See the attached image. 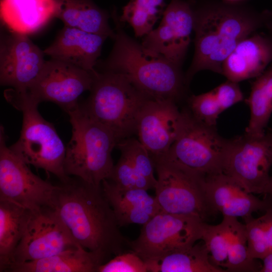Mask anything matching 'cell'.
Returning a JSON list of instances; mask_svg holds the SVG:
<instances>
[{"label":"cell","mask_w":272,"mask_h":272,"mask_svg":"<svg viewBox=\"0 0 272 272\" xmlns=\"http://www.w3.org/2000/svg\"><path fill=\"white\" fill-rule=\"evenodd\" d=\"M53 209L76 241L94 254L101 264L126 252V246L129 248L101 186L71 177L58 185Z\"/></svg>","instance_id":"6da1fadb"},{"label":"cell","mask_w":272,"mask_h":272,"mask_svg":"<svg viewBox=\"0 0 272 272\" xmlns=\"http://www.w3.org/2000/svg\"><path fill=\"white\" fill-rule=\"evenodd\" d=\"M261 29L272 32L268 10L225 2H207L195 6L194 53L185 77L188 85L198 72L222 75L224 61L242 40Z\"/></svg>","instance_id":"7a4b0ae2"},{"label":"cell","mask_w":272,"mask_h":272,"mask_svg":"<svg viewBox=\"0 0 272 272\" xmlns=\"http://www.w3.org/2000/svg\"><path fill=\"white\" fill-rule=\"evenodd\" d=\"M115 36L112 49L102 62L103 71L122 74L154 99L177 102L185 96L188 85L181 66L151 51L129 36L115 11L112 13Z\"/></svg>","instance_id":"3957f363"},{"label":"cell","mask_w":272,"mask_h":272,"mask_svg":"<svg viewBox=\"0 0 272 272\" xmlns=\"http://www.w3.org/2000/svg\"><path fill=\"white\" fill-rule=\"evenodd\" d=\"M72 127L71 139L66 147V174L101 187L108 179L114 164L112 152L118 141L113 133L95 120L82 104L67 112Z\"/></svg>","instance_id":"277c9868"},{"label":"cell","mask_w":272,"mask_h":272,"mask_svg":"<svg viewBox=\"0 0 272 272\" xmlns=\"http://www.w3.org/2000/svg\"><path fill=\"white\" fill-rule=\"evenodd\" d=\"M90 91L83 106L113 133L118 142L137 134L139 115L152 98L125 75L110 71H97Z\"/></svg>","instance_id":"5b68a950"},{"label":"cell","mask_w":272,"mask_h":272,"mask_svg":"<svg viewBox=\"0 0 272 272\" xmlns=\"http://www.w3.org/2000/svg\"><path fill=\"white\" fill-rule=\"evenodd\" d=\"M23 114L21 134L10 147L28 165L56 176L61 182L71 179L64 170L66 148L54 127L38 111V105L19 101L11 104Z\"/></svg>","instance_id":"8992f818"},{"label":"cell","mask_w":272,"mask_h":272,"mask_svg":"<svg viewBox=\"0 0 272 272\" xmlns=\"http://www.w3.org/2000/svg\"><path fill=\"white\" fill-rule=\"evenodd\" d=\"M181 111L178 135L167 154L158 158L176 162L204 177L223 172L229 140L218 133L216 126L195 118L188 109Z\"/></svg>","instance_id":"52a82bcc"},{"label":"cell","mask_w":272,"mask_h":272,"mask_svg":"<svg viewBox=\"0 0 272 272\" xmlns=\"http://www.w3.org/2000/svg\"><path fill=\"white\" fill-rule=\"evenodd\" d=\"M152 159L157 174L155 197L162 212L196 215L205 221L216 214L206 199L205 177L165 158Z\"/></svg>","instance_id":"ba28073f"},{"label":"cell","mask_w":272,"mask_h":272,"mask_svg":"<svg viewBox=\"0 0 272 272\" xmlns=\"http://www.w3.org/2000/svg\"><path fill=\"white\" fill-rule=\"evenodd\" d=\"M71 63L52 59L46 61L34 84L25 92L6 91L8 102L25 101L38 104L43 101L53 102L66 113L79 104L80 96L90 90L94 75Z\"/></svg>","instance_id":"9c48e42d"},{"label":"cell","mask_w":272,"mask_h":272,"mask_svg":"<svg viewBox=\"0 0 272 272\" xmlns=\"http://www.w3.org/2000/svg\"><path fill=\"white\" fill-rule=\"evenodd\" d=\"M206 223L196 215L161 211L143 225L129 248L144 261L154 259L194 245L201 239Z\"/></svg>","instance_id":"30bf717a"},{"label":"cell","mask_w":272,"mask_h":272,"mask_svg":"<svg viewBox=\"0 0 272 272\" xmlns=\"http://www.w3.org/2000/svg\"><path fill=\"white\" fill-rule=\"evenodd\" d=\"M7 136L0 127V199L19 204L32 212L53 209L58 185L35 175L28 165L7 145Z\"/></svg>","instance_id":"8fae6325"},{"label":"cell","mask_w":272,"mask_h":272,"mask_svg":"<svg viewBox=\"0 0 272 272\" xmlns=\"http://www.w3.org/2000/svg\"><path fill=\"white\" fill-rule=\"evenodd\" d=\"M272 166V131L260 136L244 133L229 140L223 172L230 176L248 192L263 194Z\"/></svg>","instance_id":"7c38bea8"},{"label":"cell","mask_w":272,"mask_h":272,"mask_svg":"<svg viewBox=\"0 0 272 272\" xmlns=\"http://www.w3.org/2000/svg\"><path fill=\"white\" fill-rule=\"evenodd\" d=\"M80 245L55 211L44 208L32 212L11 265L47 258Z\"/></svg>","instance_id":"4fadbf2b"},{"label":"cell","mask_w":272,"mask_h":272,"mask_svg":"<svg viewBox=\"0 0 272 272\" xmlns=\"http://www.w3.org/2000/svg\"><path fill=\"white\" fill-rule=\"evenodd\" d=\"M159 26L146 35L142 44L182 66L193 30V1L171 0L166 7Z\"/></svg>","instance_id":"5bb4252c"},{"label":"cell","mask_w":272,"mask_h":272,"mask_svg":"<svg viewBox=\"0 0 272 272\" xmlns=\"http://www.w3.org/2000/svg\"><path fill=\"white\" fill-rule=\"evenodd\" d=\"M44 52L28 35L10 31L0 43V83L8 90L22 93L36 81L46 60Z\"/></svg>","instance_id":"9a60e30c"},{"label":"cell","mask_w":272,"mask_h":272,"mask_svg":"<svg viewBox=\"0 0 272 272\" xmlns=\"http://www.w3.org/2000/svg\"><path fill=\"white\" fill-rule=\"evenodd\" d=\"M182 116L177 103L170 99H151L143 107L137 134L152 159L167 154L178 135Z\"/></svg>","instance_id":"2e32d148"},{"label":"cell","mask_w":272,"mask_h":272,"mask_svg":"<svg viewBox=\"0 0 272 272\" xmlns=\"http://www.w3.org/2000/svg\"><path fill=\"white\" fill-rule=\"evenodd\" d=\"M203 188L207 201L217 214L244 221L260 211H264L269 202L268 194L261 199L246 190L233 178L218 173L205 177Z\"/></svg>","instance_id":"e0dca14e"},{"label":"cell","mask_w":272,"mask_h":272,"mask_svg":"<svg viewBox=\"0 0 272 272\" xmlns=\"http://www.w3.org/2000/svg\"><path fill=\"white\" fill-rule=\"evenodd\" d=\"M272 63V32H256L241 41L222 65V75L239 83L255 79Z\"/></svg>","instance_id":"ac0fdd59"},{"label":"cell","mask_w":272,"mask_h":272,"mask_svg":"<svg viewBox=\"0 0 272 272\" xmlns=\"http://www.w3.org/2000/svg\"><path fill=\"white\" fill-rule=\"evenodd\" d=\"M108 37L64 26L54 41L44 50L52 59L71 63L91 73Z\"/></svg>","instance_id":"d6986e66"},{"label":"cell","mask_w":272,"mask_h":272,"mask_svg":"<svg viewBox=\"0 0 272 272\" xmlns=\"http://www.w3.org/2000/svg\"><path fill=\"white\" fill-rule=\"evenodd\" d=\"M101 188L119 227L143 225L161 211L155 197L146 190L121 188L108 179L102 181Z\"/></svg>","instance_id":"ffe728a7"},{"label":"cell","mask_w":272,"mask_h":272,"mask_svg":"<svg viewBox=\"0 0 272 272\" xmlns=\"http://www.w3.org/2000/svg\"><path fill=\"white\" fill-rule=\"evenodd\" d=\"M57 9L56 0H1V18L10 31L28 35L55 18Z\"/></svg>","instance_id":"44dd1931"},{"label":"cell","mask_w":272,"mask_h":272,"mask_svg":"<svg viewBox=\"0 0 272 272\" xmlns=\"http://www.w3.org/2000/svg\"><path fill=\"white\" fill-rule=\"evenodd\" d=\"M56 1L55 18L61 20L64 26L114 39L115 33L109 24L108 13L92 0Z\"/></svg>","instance_id":"7402d4cb"},{"label":"cell","mask_w":272,"mask_h":272,"mask_svg":"<svg viewBox=\"0 0 272 272\" xmlns=\"http://www.w3.org/2000/svg\"><path fill=\"white\" fill-rule=\"evenodd\" d=\"M101 263L82 246L51 256L12 265L8 272H98Z\"/></svg>","instance_id":"603a6c76"},{"label":"cell","mask_w":272,"mask_h":272,"mask_svg":"<svg viewBox=\"0 0 272 272\" xmlns=\"http://www.w3.org/2000/svg\"><path fill=\"white\" fill-rule=\"evenodd\" d=\"M31 213L14 202L0 199V272H8L11 265Z\"/></svg>","instance_id":"cb8c5ba5"},{"label":"cell","mask_w":272,"mask_h":272,"mask_svg":"<svg viewBox=\"0 0 272 272\" xmlns=\"http://www.w3.org/2000/svg\"><path fill=\"white\" fill-rule=\"evenodd\" d=\"M148 272H225L211 261L203 242L145 261Z\"/></svg>","instance_id":"d4e9b609"},{"label":"cell","mask_w":272,"mask_h":272,"mask_svg":"<svg viewBox=\"0 0 272 272\" xmlns=\"http://www.w3.org/2000/svg\"><path fill=\"white\" fill-rule=\"evenodd\" d=\"M246 102L250 116L245 133L253 137L260 136L265 132L272 114V63L255 78Z\"/></svg>","instance_id":"484cf974"},{"label":"cell","mask_w":272,"mask_h":272,"mask_svg":"<svg viewBox=\"0 0 272 272\" xmlns=\"http://www.w3.org/2000/svg\"><path fill=\"white\" fill-rule=\"evenodd\" d=\"M226 220L229 236L228 256L226 271H260L261 266L257 259L248 254L247 240L244 224L238 218L223 217Z\"/></svg>","instance_id":"4316f807"},{"label":"cell","mask_w":272,"mask_h":272,"mask_svg":"<svg viewBox=\"0 0 272 272\" xmlns=\"http://www.w3.org/2000/svg\"><path fill=\"white\" fill-rule=\"evenodd\" d=\"M165 7V0H129L123 8L119 20L128 23L135 36L142 37L152 30L163 15Z\"/></svg>","instance_id":"83f0119b"},{"label":"cell","mask_w":272,"mask_h":272,"mask_svg":"<svg viewBox=\"0 0 272 272\" xmlns=\"http://www.w3.org/2000/svg\"><path fill=\"white\" fill-rule=\"evenodd\" d=\"M269 195L264 214L244 221L248 254L253 259H262L272 251V194Z\"/></svg>","instance_id":"f1b7e54d"},{"label":"cell","mask_w":272,"mask_h":272,"mask_svg":"<svg viewBox=\"0 0 272 272\" xmlns=\"http://www.w3.org/2000/svg\"><path fill=\"white\" fill-rule=\"evenodd\" d=\"M209 253L211 262L225 271L228 260L229 236L226 220L216 225L206 224L201 239Z\"/></svg>","instance_id":"f546056e"},{"label":"cell","mask_w":272,"mask_h":272,"mask_svg":"<svg viewBox=\"0 0 272 272\" xmlns=\"http://www.w3.org/2000/svg\"><path fill=\"white\" fill-rule=\"evenodd\" d=\"M116 147L140 174L155 188L157 180L154 174V162L148 150L139 140L132 137L124 139L118 142Z\"/></svg>","instance_id":"4dcf8cb0"},{"label":"cell","mask_w":272,"mask_h":272,"mask_svg":"<svg viewBox=\"0 0 272 272\" xmlns=\"http://www.w3.org/2000/svg\"><path fill=\"white\" fill-rule=\"evenodd\" d=\"M109 180L117 187L124 189H155V186L136 170L123 155L114 165Z\"/></svg>","instance_id":"1f68e13d"},{"label":"cell","mask_w":272,"mask_h":272,"mask_svg":"<svg viewBox=\"0 0 272 272\" xmlns=\"http://www.w3.org/2000/svg\"><path fill=\"white\" fill-rule=\"evenodd\" d=\"M188 109L197 119L216 126L219 115L223 112L212 90L188 99Z\"/></svg>","instance_id":"d6a6232c"},{"label":"cell","mask_w":272,"mask_h":272,"mask_svg":"<svg viewBox=\"0 0 272 272\" xmlns=\"http://www.w3.org/2000/svg\"><path fill=\"white\" fill-rule=\"evenodd\" d=\"M145 261L129 251L117 255L99 266L98 272H147Z\"/></svg>","instance_id":"836d02e7"},{"label":"cell","mask_w":272,"mask_h":272,"mask_svg":"<svg viewBox=\"0 0 272 272\" xmlns=\"http://www.w3.org/2000/svg\"><path fill=\"white\" fill-rule=\"evenodd\" d=\"M222 111L243 100V94L238 83L227 80L213 90Z\"/></svg>","instance_id":"e575fe53"},{"label":"cell","mask_w":272,"mask_h":272,"mask_svg":"<svg viewBox=\"0 0 272 272\" xmlns=\"http://www.w3.org/2000/svg\"><path fill=\"white\" fill-rule=\"evenodd\" d=\"M263 264L260 272H272V251L263 258Z\"/></svg>","instance_id":"d590c367"},{"label":"cell","mask_w":272,"mask_h":272,"mask_svg":"<svg viewBox=\"0 0 272 272\" xmlns=\"http://www.w3.org/2000/svg\"><path fill=\"white\" fill-rule=\"evenodd\" d=\"M263 194H272V175L270 176L269 181L265 187Z\"/></svg>","instance_id":"8d00e7d4"},{"label":"cell","mask_w":272,"mask_h":272,"mask_svg":"<svg viewBox=\"0 0 272 272\" xmlns=\"http://www.w3.org/2000/svg\"><path fill=\"white\" fill-rule=\"evenodd\" d=\"M268 12H269L270 20L272 22V11L268 10Z\"/></svg>","instance_id":"74e56055"}]
</instances>
